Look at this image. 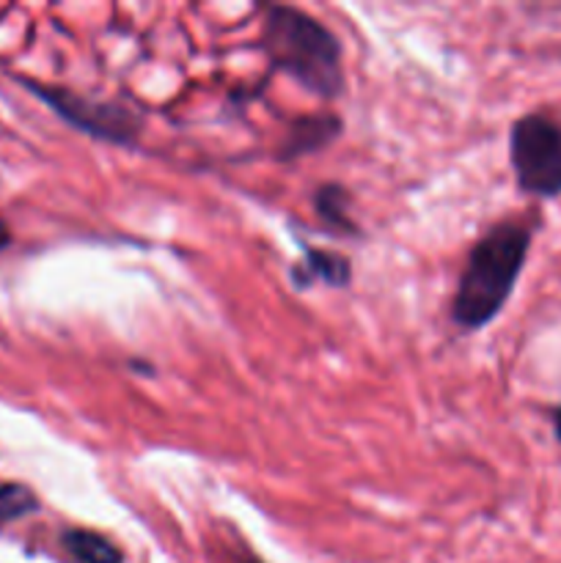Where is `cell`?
Masks as SVG:
<instances>
[{
    "mask_svg": "<svg viewBox=\"0 0 561 563\" xmlns=\"http://www.w3.org/2000/svg\"><path fill=\"white\" fill-rule=\"evenodd\" d=\"M531 247V223L504 220L473 242L457 280L451 317L462 330H482L493 322L515 291Z\"/></svg>",
    "mask_w": 561,
    "mask_h": 563,
    "instance_id": "1",
    "label": "cell"
},
{
    "mask_svg": "<svg viewBox=\"0 0 561 563\" xmlns=\"http://www.w3.org/2000/svg\"><path fill=\"white\" fill-rule=\"evenodd\" d=\"M262 49L275 69L286 71L317 97L336 99L344 88L339 38L295 5H270L262 25Z\"/></svg>",
    "mask_w": 561,
    "mask_h": 563,
    "instance_id": "2",
    "label": "cell"
},
{
    "mask_svg": "<svg viewBox=\"0 0 561 563\" xmlns=\"http://www.w3.org/2000/svg\"><path fill=\"white\" fill-rule=\"evenodd\" d=\"M509 159L522 192L537 198L561 196V124L544 113L515 121Z\"/></svg>",
    "mask_w": 561,
    "mask_h": 563,
    "instance_id": "3",
    "label": "cell"
},
{
    "mask_svg": "<svg viewBox=\"0 0 561 563\" xmlns=\"http://www.w3.org/2000/svg\"><path fill=\"white\" fill-rule=\"evenodd\" d=\"M38 99L50 104L66 124L99 141L116 143V146H132L141 135V119L132 110L110 102H94V99L72 93L66 88H50L42 82L22 80Z\"/></svg>",
    "mask_w": 561,
    "mask_h": 563,
    "instance_id": "4",
    "label": "cell"
},
{
    "mask_svg": "<svg viewBox=\"0 0 561 563\" xmlns=\"http://www.w3.org/2000/svg\"><path fill=\"white\" fill-rule=\"evenodd\" d=\"M341 135V119L333 113H314L292 121L280 143V159H295L330 146Z\"/></svg>",
    "mask_w": 561,
    "mask_h": 563,
    "instance_id": "5",
    "label": "cell"
},
{
    "mask_svg": "<svg viewBox=\"0 0 561 563\" xmlns=\"http://www.w3.org/2000/svg\"><path fill=\"white\" fill-rule=\"evenodd\" d=\"M350 278L352 267L344 256L333 251H317V247H308L302 262L292 269V280H295L297 289H308L314 280H324L328 286L344 289Z\"/></svg>",
    "mask_w": 561,
    "mask_h": 563,
    "instance_id": "6",
    "label": "cell"
},
{
    "mask_svg": "<svg viewBox=\"0 0 561 563\" xmlns=\"http://www.w3.org/2000/svg\"><path fill=\"white\" fill-rule=\"evenodd\" d=\"M61 544L77 563H124L121 550L108 537L88 528H69L61 537Z\"/></svg>",
    "mask_w": 561,
    "mask_h": 563,
    "instance_id": "7",
    "label": "cell"
},
{
    "mask_svg": "<svg viewBox=\"0 0 561 563\" xmlns=\"http://www.w3.org/2000/svg\"><path fill=\"white\" fill-rule=\"evenodd\" d=\"M314 209L328 229L339 234H358V225L350 218V192L341 185H322L314 192Z\"/></svg>",
    "mask_w": 561,
    "mask_h": 563,
    "instance_id": "8",
    "label": "cell"
},
{
    "mask_svg": "<svg viewBox=\"0 0 561 563\" xmlns=\"http://www.w3.org/2000/svg\"><path fill=\"white\" fill-rule=\"evenodd\" d=\"M38 511V498L31 487L16 482L0 484V526Z\"/></svg>",
    "mask_w": 561,
    "mask_h": 563,
    "instance_id": "9",
    "label": "cell"
},
{
    "mask_svg": "<svg viewBox=\"0 0 561 563\" xmlns=\"http://www.w3.org/2000/svg\"><path fill=\"white\" fill-rule=\"evenodd\" d=\"M9 240H11L9 229H6V223H3V220H0V247H6V245H9Z\"/></svg>",
    "mask_w": 561,
    "mask_h": 563,
    "instance_id": "10",
    "label": "cell"
},
{
    "mask_svg": "<svg viewBox=\"0 0 561 563\" xmlns=\"http://www.w3.org/2000/svg\"><path fill=\"white\" fill-rule=\"evenodd\" d=\"M553 423L559 427V440H561V407L559 410H553Z\"/></svg>",
    "mask_w": 561,
    "mask_h": 563,
    "instance_id": "11",
    "label": "cell"
},
{
    "mask_svg": "<svg viewBox=\"0 0 561 563\" xmlns=\"http://www.w3.org/2000/svg\"><path fill=\"white\" fill-rule=\"evenodd\" d=\"M251 563H258V561H251Z\"/></svg>",
    "mask_w": 561,
    "mask_h": 563,
    "instance_id": "12",
    "label": "cell"
}]
</instances>
